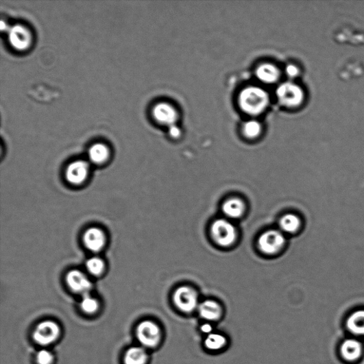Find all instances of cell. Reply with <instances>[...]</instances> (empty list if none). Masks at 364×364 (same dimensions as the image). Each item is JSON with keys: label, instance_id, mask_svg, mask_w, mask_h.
I'll list each match as a JSON object with an SVG mask.
<instances>
[{"label": "cell", "instance_id": "cell-1", "mask_svg": "<svg viewBox=\"0 0 364 364\" xmlns=\"http://www.w3.org/2000/svg\"><path fill=\"white\" fill-rule=\"evenodd\" d=\"M241 109L250 116H258L263 112L270 103L269 95L263 88L247 87L239 95Z\"/></svg>", "mask_w": 364, "mask_h": 364}, {"label": "cell", "instance_id": "cell-2", "mask_svg": "<svg viewBox=\"0 0 364 364\" xmlns=\"http://www.w3.org/2000/svg\"><path fill=\"white\" fill-rule=\"evenodd\" d=\"M136 333L137 338L144 348H155L162 340V330L159 325L150 320L142 321L138 326Z\"/></svg>", "mask_w": 364, "mask_h": 364}, {"label": "cell", "instance_id": "cell-3", "mask_svg": "<svg viewBox=\"0 0 364 364\" xmlns=\"http://www.w3.org/2000/svg\"><path fill=\"white\" fill-rule=\"evenodd\" d=\"M173 302L178 310L185 314L198 310L200 304L197 293L188 286L178 287L173 294Z\"/></svg>", "mask_w": 364, "mask_h": 364}, {"label": "cell", "instance_id": "cell-4", "mask_svg": "<svg viewBox=\"0 0 364 364\" xmlns=\"http://www.w3.org/2000/svg\"><path fill=\"white\" fill-rule=\"evenodd\" d=\"M276 95L280 104L289 108L299 107L304 99V93L302 88L292 82L281 84L276 90Z\"/></svg>", "mask_w": 364, "mask_h": 364}, {"label": "cell", "instance_id": "cell-5", "mask_svg": "<svg viewBox=\"0 0 364 364\" xmlns=\"http://www.w3.org/2000/svg\"><path fill=\"white\" fill-rule=\"evenodd\" d=\"M213 238L220 246L228 247L233 245L237 237L234 226L226 219L215 221L210 228Z\"/></svg>", "mask_w": 364, "mask_h": 364}, {"label": "cell", "instance_id": "cell-6", "mask_svg": "<svg viewBox=\"0 0 364 364\" xmlns=\"http://www.w3.org/2000/svg\"><path fill=\"white\" fill-rule=\"evenodd\" d=\"M60 335V325L53 321L46 320L37 325L33 337L37 343L48 346L58 339Z\"/></svg>", "mask_w": 364, "mask_h": 364}, {"label": "cell", "instance_id": "cell-7", "mask_svg": "<svg viewBox=\"0 0 364 364\" xmlns=\"http://www.w3.org/2000/svg\"><path fill=\"white\" fill-rule=\"evenodd\" d=\"M258 243L262 253L266 255H275L284 246L285 238L281 232L270 230L260 236Z\"/></svg>", "mask_w": 364, "mask_h": 364}, {"label": "cell", "instance_id": "cell-8", "mask_svg": "<svg viewBox=\"0 0 364 364\" xmlns=\"http://www.w3.org/2000/svg\"><path fill=\"white\" fill-rule=\"evenodd\" d=\"M8 39L14 49L24 51L28 49L32 43V34L25 26L16 25L9 29Z\"/></svg>", "mask_w": 364, "mask_h": 364}, {"label": "cell", "instance_id": "cell-9", "mask_svg": "<svg viewBox=\"0 0 364 364\" xmlns=\"http://www.w3.org/2000/svg\"><path fill=\"white\" fill-rule=\"evenodd\" d=\"M66 280L69 289L74 293L81 294L82 296L90 294L92 283L83 272L77 270L71 271L67 274Z\"/></svg>", "mask_w": 364, "mask_h": 364}, {"label": "cell", "instance_id": "cell-10", "mask_svg": "<svg viewBox=\"0 0 364 364\" xmlns=\"http://www.w3.org/2000/svg\"><path fill=\"white\" fill-rule=\"evenodd\" d=\"M90 167L87 162L77 160L71 163L66 171L67 181L73 185H80L88 178Z\"/></svg>", "mask_w": 364, "mask_h": 364}, {"label": "cell", "instance_id": "cell-11", "mask_svg": "<svg viewBox=\"0 0 364 364\" xmlns=\"http://www.w3.org/2000/svg\"><path fill=\"white\" fill-rule=\"evenodd\" d=\"M153 117L159 123L169 127L175 125L178 112L175 107L167 103L157 104L152 111Z\"/></svg>", "mask_w": 364, "mask_h": 364}, {"label": "cell", "instance_id": "cell-12", "mask_svg": "<svg viewBox=\"0 0 364 364\" xmlns=\"http://www.w3.org/2000/svg\"><path fill=\"white\" fill-rule=\"evenodd\" d=\"M84 243L89 251L97 253L104 247L106 236L101 229L95 227L90 228L84 235Z\"/></svg>", "mask_w": 364, "mask_h": 364}, {"label": "cell", "instance_id": "cell-13", "mask_svg": "<svg viewBox=\"0 0 364 364\" xmlns=\"http://www.w3.org/2000/svg\"><path fill=\"white\" fill-rule=\"evenodd\" d=\"M199 316L207 322L220 320L223 316V309L219 303L214 300H205L199 304L198 308Z\"/></svg>", "mask_w": 364, "mask_h": 364}, {"label": "cell", "instance_id": "cell-14", "mask_svg": "<svg viewBox=\"0 0 364 364\" xmlns=\"http://www.w3.org/2000/svg\"><path fill=\"white\" fill-rule=\"evenodd\" d=\"M256 76L260 82L266 84H273L280 79V73L276 66L264 64L258 67Z\"/></svg>", "mask_w": 364, "mask_h": 364}, {"label": "cell", "instance_id": "cell-15", "mask_svg": "<svg viewBox=\"0 0 364 364\" xmlns=\"http://www.w3.org/2000/svg\"><path fill=\"white\" fill-rule=\"evenodd\" d=\"M341 356L346 361L357 360L361 354L362 347L361 343L354 339L345 340L341 346Z\"/></svg>", "mask_w": 364, "mask_h": 364}, {"label": "cell", "instance_id": "cell-16", "mask_svg": "<svg viewBox=\"0 0 364 364\" xmlns=\"http://www.w3.org/2000/svg\"><path fill=\"white\" fill-rule=\"evenodd\" d=\"M222 210L226 217L232 219H238L245 213V204L239 199H230L223 203Z\"/></svg>", "mask_w": 364, "mask_h": 364}, {"label": "cell", "instance_id": "cell-17", "mask_svg": "<svg viewBox=\"0 0 364 364\" xmlns=\"http://www.w3.org/2000/svg\"><path fill=\"white\" fill-rule=\"evenodd\" d=\"M301 219L293 214L283 216L280 221V227L286 234H293L298 233L302 228Z\"/></svg>", "mask_w": 364, "mask_h": 364}, {"label": "cell", "instance_id": "cell-18", "mask_svg": "<svg viewBox=\"0 0 364 364\" xmlns=\"http://www.w3.org/2000/svg\"><path fill=\"white\" fill-rule=\"evenodd\" d=\"M148 354L143 347L130 348L125 354V364H146L148 361Z\"/></svg>", "mask_w": 364, "mask_h": 364}, {"label": "cell", "instance_id": "cell-19", "mask_svg": "<svg viewBox=\"0 0 364 364\" xmlns=\"http://www.w3.org/2000/svg\"><path fill=\"white\" fill-rule=\"evenodd\" d=\"M110 152L108 147L102 143L92 145L88 150L89 160L94 164L101 165L106 162Z\"/></svg>", "mask_w": 364, "mask_h": 364}, {"label": "cell", "instance_id": "cell-20", "mask_svg": "<svg viewBox=\"0 0 364 364\" xmlns=\"http://www.w3.org/2000/svg\"><path fill=\"white\" fill-rule=\"evenodd\" d=\"M347 327L354 335H364V310L352 313L347 321Z\"/></svg>", "mask_w": 364, "mask_h": 364}, {"label": "cell", "instance_id": "cell-21", "mask_svg": "<svg viewBox=\"0 0 364 364\" xmlns=\"http://www.w3.org/2000/svg\"><path fill=\"white\" fill-rule=\"evenodd\" d=\"M226 344L227 339L225 336L215 332L207 335L204 341L205 348L212 352L221 351Z\"/></svg>", "mask_w": 364, "mask_h": 364}, {"label": "cell", "instance_id": "cell-22", "mask_svg": "<svg viewBox=\"0 0 364 364\" xmlns=\"http://www.w3.org/2000/svg\"><path fill=\"white\" fill-rule=\"evenodd\" d=\"M86 269L90 275L99 276L105 270V263L100 258H91L86 262Z\"/></svg>", "mask_w": 364, "mask_h": 364}, {"label": "cell", "instance_id": "cell-23", "mask_svg": "<svg viewBox=\"0 0 364 364\" xmlns=\"http://www.w3.org/2000/svg\"><path fill=\"white\" fill-rule=\"evenodd\" d=\"M81 308L87 314H94L99 311V303L97 299L88 294L83 296Z\"/></svg>", "mask_w": 364, "mask_h": 364}, {"label": "cell", "instance_id": "cell-24", "mask_svg": "<svg viewBox=\"0 0 364 364\" xmlns=\"http://www.w3.org/2000/svg\"><path fill=\"white\" fill-rule=\"evenodd\" d=\"M261 125L256 121H250L243 125V133L247 138H256L261 133Z\"/></svg>", "mask_w": 364, "mask_h": 364}, {"label": "cell", "instance_id": "cell-25", "mask_svg": "<svg viewBox=\"0 0 364 364\" xmlns=\"http://www.w3.org/2000/svg\"><path fill=\"white\" fill-rule=\"evenodd\" d=\"M54 360L53 354L46 350H43L36 354L38 364H52Z\"/></svg>", "mask_w": 364, "mask_h": 364}, {"label": "cell", "instance_id": "cell-26", "mask_svg": "<svg viewBox=\"0 0 364 364\" xmlns=\"http://www.w3.org/2000/svg\"><path fill=\"white\" fill-rule=\"evenodd\" d=\"M169 136L172 138H179L181 136V130L176 125H171L169 129Z\"/></svg>", "mask_w": 364, "mask_h": 364}, {"label": "cell", "instance_id": "cell-27", "mask_svg": "<svg viewBox=\"0 0 364 364\" xmlns=\"http://www.w3.org/2000/svg\"><path fill=\"white\" fill-rule=\"evenodd\" d=\"M286 73L291 78H295L299 74L298 68L293 64H290L286 67Z\"/></svg>", "mask_w": 364, "mask_h": 364}, {"label": "cell", "instance_id": "cell-28", "mask_svg": "<svg viewBox=\"0 0 364 364\" xmlns=\"http://www.w3.org/2000/svg\"><path fill=\"white\" fill-rule=\"evenodd\" d=\"M201 331L204 334H206V336L212 334L214 332L213 326L210 322H206L202 326Z\"/></svg>", "mask_w": 364, "mask_h": 364}, {"label": "cell", "instance_id": "cell-29", "mask_svg": "<svg viewBox=\"0 0 364 364\" xmlns=\"http://www.w3.org/2000/svg\"><path fill=\"white\" fill-rule=\"evenodd\" d=\"M9 27L7 25V24L5 23H4L3 21L1 22V29L2 31H4V30H9Z\"/></svg>", "mask_w": 364, "mask_h": 364}]
</instances>
